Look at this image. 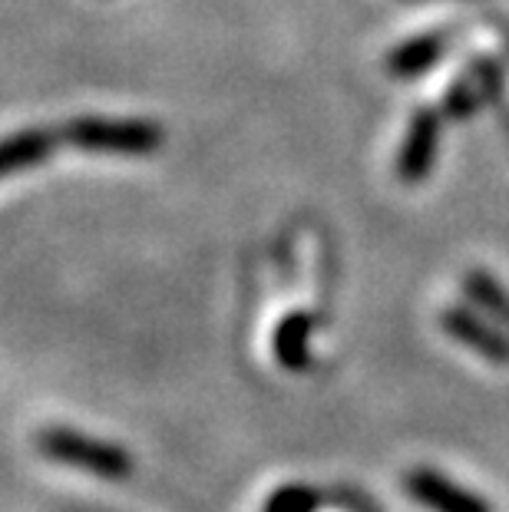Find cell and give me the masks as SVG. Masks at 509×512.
<instances>
[{"instance_id": "6da1fadb", "label": "cell", "mask_w": 509, "mask_h": 512, "mask_svg": "<svg viewBox=\"0 0 509 512\" xmlns=\"http://www.w3.org/2000/svg\"><path fill=\"white\" fill-rule=\"evenodd\" d=\"M63 139L96 156H153L166 143V133L156 119L77 116L63 126Z\"/></svg>"}, {"instance_id": "7a4b0ae2", "label": "cell", "mask_w": 509, "mask_h": 512, "mask_svg": "<svg viewBox=\"0 0 509 512\" xmlns=\"http://www.w3.org/2000/svg\"><path fill=\"white\" fill-rule=\"evenodd\" d=\"M37 450L53 463H67L77 466V470L110 479V483H119V479H129L136 470L133 456H129L123 446L86 437L80 430L70 427H47L37 437Z\"/></svg>"}, {"instance_id": "3957f363", "label": "cell", "mask_w": 509, "mask_h": 512, "mask_svg": "<svg viewBox=\"0 0 509 512\" xmlns=\"http://www.w3.org/2000/svg\"><path fill=\"white\" fill-rule=\"evenodd\" d=\"M440 113L437 110H417L407 126V136L397 152V179L407 185H417L430 176L433 162H437L440 146Z\"/></svg>"}, {"instance_id": "277c9868", "label": "cell", "mask_w": 509, "mask_h": 512, "mask_svg": "<svg viewBox=\"0 0 509 512\" xmlns=\"http://www.w3.org/2000/svg\"><path fill=\"white\" fill-rule=\"evenodd\" d=\"M404 489L430 512H493V506L470 489L457 486L453 479L440 476L437 470L417 466L404 476Z\"/></svg>"}, {"instance_id": "5b68a950", "label": "cell", "mask_w": 509, "mask_h": 512, "mask_svg": "<svg viewBox=\"0 0 509 512\" xmlns=\"http://www.w3.org/2000/svg\"><path fill=\"white\" fill-rule=\"evenodd\" d=\"M443 331H447L453 341L467 344L470 351H476L480 357L493 364H509V337H503L496 328H490L483 318H476L470 311L460 308H447L443 311Z\"/></svg>"}, {"instance_id": "8992f818", "label": "cell", "mask_w": 509, "mask_h": 512, "mask_svg": "<svg viewBox=\"0 0 509 512\" xmlns=\"http://www.w3.org/2000/svg\"><path fill=\"white\" fill-rule=\"evenodd\" d=\"M450 34L447 30H437V34H420L414 40H404L400 47L387 53V73L397 76V80H414V76L427 73L433 63L443 60L447 53Z\"/></svg>"}, {"instance_id": "52a82bcc", "label": "cell", "mask_w": 509, "mask_h": 512, "mask_svg": "<svg viewBox=\"0 0 509 512\" xmlns=\"http://www.w3.org/2000/svg\"><path fill=\"white\" fill-rule=\"evenodd\" d=\"M53 143H57L53 133H43V129H24V133L4 136L0 139V179L47 162L53 156Z\"/></svg>"}, {"instance_id": "ba28073f", "label": "cell", "mask_w": 509, "mask_h": 512, "mask_svg": "<svg viewBox=\"0 0 509 512\" xmlns=\"http://www.w3.org/2000/svg\"><path fill=\"white\" fill-rule=\"evenodd\" d=\"M311 314H288L275 331V357L285 370H308L311 364Z\"/></svg>"}, {"instance_id": "9c48e42d", "label": "cell", "mask_w": 509, "mask_h": 512, "mask_svg": "<svg viewBox=\"0 0 509 512\" xmlns=\"http://www.w3.org/2000/svg\"><path fill=\"white\" fill-rule=\"evenodd\" d=\"M486 103V90L483 86H473L470 80H460V83H453L447 96H443V116H450V119H467L473 116L480 106Z\"/></svg>"}, {"instance_id": "30bf717a", "label": "cell", "mask_w": 509, "mask_h": 512, "mask_svg": "<svg viewBox=\"0 0 509 512\" xmlns=\"http://www.w3.org/2000/svg\"><path fill=\"white\" fill-rule=\"evenodd\" d=\"M467 294L470 298L480 304V308L486 311H493V314H500V318L509 321V294H503V288L496 285L493 278H486V275H470L467 278Z\"/></svg>"}, {"instance_id": "8fae6325", "label": "cell", "mask_w": 509, "mask_h": 512, "mask_svg": "<svg viewBox=\"0 0 509 512\" xmlns=\"http://www.w3.org/2000/svg\"><path fill=\"white\" fill-rule=\"evenodd\" d=\"M318 509V493L308 486H281L265 503V512H314Z\"/></svg>"}]
</instances>
